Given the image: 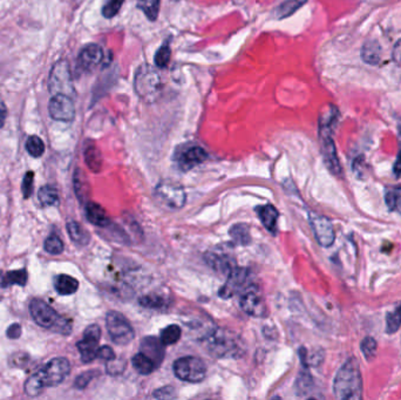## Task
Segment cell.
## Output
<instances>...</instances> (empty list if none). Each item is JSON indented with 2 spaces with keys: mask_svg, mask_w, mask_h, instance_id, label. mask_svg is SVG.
Masks as SVG:
<instances>
[{
  "mask_svg": "<svg viewBox=\"0 0 401 400\" xmlns=\"http://www.w3.org/2000/svg\"><path fill=\"white\" fill-rule=\"evenodd\" d=\"M162 79L160 73L150 64H143L136 69L134 90L143 101L154 102L162 93Z\"/></svg>",
  "mask_w": 401,
  "mask_h": 400,
  "instance_id": "5b68a950",
  "label": "cell"
},
{
  "mask_svg": "<svg viewBox=\"0 0 401 400\" xmlns=\"http://www.w3.org/2000/svg\"><path fill=\"white\" fill-rule=\"evenodd\" d=\"M6 117H8V108H6V106L4 105V102H1V103H0V128L4 126Z\"/></svg>",
  "mask_w": 401,
  "mask_h": 400,
  "instance_id": "f907efd6",
  "label": "cell"
},
{
  "mask_svg": "<svg viewBox=\"0 0 401 400\" xmlns=\"http://www.w3.org/2000/svg\"><path fill=\"white\" fill-rule=\"evenodd\" d=\"M392 59L398 66H401V39L398 41L394 45L393 51H392Z\"/></svg>",
  "mask_w": 401,
  "mask_h": 400,
  "instance_id": "c3c4849f",
  "label": "cell"
},
{
  "mask_svg": "<svg viewBox=\"0 0 401 400\" xmlns=\"http://www.w3.org/2000/svg\"><path fill=\"white\" fill-rule=\"evenodd\" d=\"M131 362H133V366L140 375H150L157 368L154 360L143 352L138 353L133 357Z\"/></svg>",
  "mask_w": 401,
  "mask_h": 400,
  "instance_id": "484cf974",
  "label": "cell"
},
{
  "mask_svg": "<svg viewBox=\"0 0 401 400\" xmlns=\"http://www.w3.org/2000/svg\"><path fill=\"white\" fill-rule=\"evenodd\" d=\"M48 112L52 119L60 122H72L75 117L74 99L68 95H52L48 103Z\"/></svg>",
  "mask_w": 401,
  "mask_h": 400,
  "instance_id": "7c38bea8",
  "label": "cell"
},
{
  "mask_svg": "<svg viewBox=\"0 0 401 400\" xmlns=\"http://www.w3.org/2000/svg\"><path fill=\"white\" fill-rule=\"evenodd\" d=\"M176 377L188 383H200L207 376V365L197 357H182L174 364Z\"/></svg>",
  "mask_w": 401,
  "mask_h": 400,
  "instance_id": "9c48e42d",
  "label": "cell"
},
{
  "mask_svg": "<svg viewBox=\"0 0 401 400\" xmlns=\"http://www.w3.org/2000/svg\"><path fill=\"white\" fill-rule=\"evenodd\" d=\"M64 242L57 234H52L45 240L44 249L51 255H60L64 251Z\"/></svg>",
  "mask_w": 401,
  "mask_h": 400,
  "instance_id": "f35d334b",
  "label": "cell"
},
{
  "mask_svg": "<svg viewBox=\"0 0 401 400\" xmlns=\"http://www.w3.org/2000/svg\"><path fill=\"white\" fill-rule=\"evenodd\" d=\"M124 3V0H106L103 8V17L106 19L114 18L120 11Z\"/></svg>",
  "mask_w": 401,
  "mask_h": 400,
  "instance_id": "60d3db41",
  "label": "cell"
},
{
  "mask_svg": "<svg viewBox=\"0 0 401 400\" xmlns=\"http://www.w3.org/2000/svg\"><path fill=\"white\" fill-rule=\"evenodd\" d=\"M66 228H67V233L70 235L71 240L73 241V243L77 244L79 247H86L89 243L91 235L79 223L75 222V221H71V222L67 223Z\"/></svg>",
  "mask_w": 401,
  "mask_h": 400,
  "instance_id": "d4e9b609",
  "label": "cell"
},
{
  "mask_svg": "<svg viewBox=\"0 0 401 400\" xmlns=\"http://www.w3.org/2000/svg\"><path fill=\"white\" fill-rule=\"evenodd\" d=\"M107 331L110 337L117 345H127L134 339L136 332L131 323L122 313L110 311L106 316Z\"/></svg>",
  "mask_w": 401,
  "mask_h": 400,
  "instance_id": "ba28073f",
  "label": "cell"
},
{
  "mask_svg": "<svg viewBox=\"0 0 401 400\" xmlns=\"http://www.w3.org/2000/svg\"><path fill=\"white\" fill-rule=\"evenodd\" d=\"M248 273L245 268H233L228 273V280L219 290V295L224 299H231L236 295L248 280Z\"/></svg>",
  "mask_w": 401,
  "mask_h": 400,
  "instance_id": "e0dca14e",
  "label": "cell"
},
{
  "mask_svg": "<svg viewBox=\"0 0 401 400\" xmlns=\"http://www.w3.org/2000/svg\"><path fill=\"white\" fill-rule=\"evenodd\" d=\"M393 174L397 178H401V150L398 154L397 160L394 162Z\"/></svg>",
  "mask_w": 401,
  "mask_h": 400,
  "instance_id": "681fc988",
  "label": "cell"
},
{
  "mask_svg": "<svg viewBox=\"0 0 401 400\" xmlns=\"http://www.w3.org/2000/svg\"><path fill=\"white\" fill-rule=\"evenodd\" d=\"M209 352L217 358L238 356L240 352L238 337L224 329H217L207 339Z\"/></svg>",
  "mask_w": 401,
  "mask_h": 400,
  "instance_id": "52a82bcc",
  "label": "cell"
},
{
  "mask_svg": "<svg viewBox=\"0 0 401 400\" xmlns=\"http://www.w3.org/2000/svg\"><path fill=\"white\" fill-rule=\"evenodd\" d=\"M98 358L105 360V362H110V360L115 359L117 356H115V353L110 346L105 345L103 348H99Z\"/></svg>",
  "mask_w": 401,
  "mask_h": 400,
  "instance_id": "f6af8a7d",
  "label": "cell"
},
{
  "mask_svg": "<svg viewBox=\"0 0 401 400\" xmlns=\"http://www.w3.org/2000/svg\"><path fill=\"white\" fill-rule=\"evenodd\" d=\"M38 199L45 207L55 206L59 202L58 190L52 186L41 187L38 192Z\"/></svg>",
  "mask_w": 401,
  "mask_h": 400,
  "instance_id": "1f68e13d",
  "label": "cell"
},
{
  "mask_svg": "<svg viewBox=\"0 0 401 400\" xmlns=\"http://www.w3.org/2000/svg\"><path fill=\"white\" fill-rule=\"evenodd\" d=\"M98 371H87L81 373L80 376H78L75 382H74V387L78 390H84L87 387L88 384L93 380V379L98 376L96 373Z\"/></svg>",
  "mask_w": 401,
  "mask_h": 400,
  "instance_id": "b9f144b4",
  "label": "cell"
},
{
  "mask_svg": "<svg viewBox=\"0 0 401 400\" xmlns=\"http://www.w3.org/2000/svg\"><path fill=\"white\" fill-rule=\"evenodd\" d=\"M338 117V109L333 106H328V113L321 115L319 119V140H321V154L324 157L325 164L332 174L340 176L342 175L336 145L332 138V129L336 124Z\"/></svg>",
  "mask_w": 401,
  "mask_h": 400,
  "instance_id": "3957f363",
  "label": "cell"
},
{
  "mask_svg": "<svg viewBox=\"0 0 401 400\" xmlns=\"http://www.w3.org/2000/svg\"><path fill=\"white\" fill-rule=\"evenodd\" d=\"M229 234L233 242L238 244V245H247V244L250 243V241H251L250 230H249V227L245 224V223L235 224V226L230 229Z\"/></svg>",
  "mask_w": 401,
  "mask_h": 400,
  "instance_id": "f1b7e54d",
  "label": "cell"
},
{
  "mask_svg": "<svg viewBox=\"0 0 401 400\" xmlns=\"http://www.w3.org/2000/svg\"><path fill=\"white\" fill-rule=\"evenodd\" d=\"M208 159V153L200 145H189L184 147L181 152L176 155V162L179 164L180 169L188 171L198 164H203Z\"/></svg>",
  "mask_w": 401,
  "mask_h": 400,
  "instance_id": "2e32d148",
  "label": "cell"
},
{
  "mask_svg": "<svg viewBox=\"0 0 401 400\" xmlns=\"http://www.w3.org/2000/svg\"><path fill=\"white\" fill-rule=\"evenodd\" d=\"M103 60V48L98 44H88L78 55V69L82 73L93 72Z\"/></svg>",
  "mask_w": 401,
  "mask_h": 400,
  "instance_id": "9a60e30c",
  "label": "cell"
},
{
  "mask_svg": "<svg viewBox=\"0 0 401 400\" xmlns=\"http://www.w3.org/2000/svg\"><path fill=\"white\" fill-rule=\"evenodd\" d=\"M207 263L212 269L222 273H229L233 269V263L228 257L221 255L208 254Z\"/></svg>",
  "mask_w": 401,
  "mask_h": 400,
  "instance_id": "83f0119b",
  "label": "cell"
},
{
  "mask_svg": "<svg viewBox=\"0 0 401 400\" xmlns=\"http://www.w3.org/2000/svg\"><path fill=\"white\" fill-rule=\"evenodd\" d=\"M240 304L245 313L252 317H265L266 304L257 287H249L242 292Z\"/></svg>",
  "mask_w": 401,
  "mask_h": 400,
  "instance_id": "5bb4252c",
  "label": "cell"
},
{
  "mask_svg": "<svg viewBox=\"0 0 401 400\" xmlns=\"http://www.w3.org/2000/svg\"><path fill=\"white\" fill-rule=\"evenodd\" d=\"M385 202L388 210L398 213L401 216V187L387 190L385 194Z\"/></svg>",
  "mask_w": 401,
  "mask_h": 400,
  "instance_id": "4dcf8cb0",
  "label": "cell"
},
{
  "mask_svg": "<svg viewBox=\"0 0 401 400\" xmlns=\"http://www.w3.org/2000/svg\"><path fill=\"white\" fill-rule=\"evenodd\" d=\"M33 183H34V173L33 171H27L25 176H24V180H22V195H24V199H29L32 197L33 194Z\"/></svg>",
  "mask_w": 401,
  "mask_h": 400,
  "instance_id": "7bdbcfd3",
  "label": "cell"
},
{
  "mask_svg": "<svg viewBox=\"0 0 401 400\" xmlns=\"http://www.w3.org/2000/svg\"><path fill=\"white\" fill-rule=\"evenodd\" d=\"M22 334V325L19 323H13L12 325L8 327V330H6V336L8 338L10 339H18L20 338V336Z\"/></svg>",
  "mask_w": 401,
  "mask_h": 400,
  "instance_id": "7dc6e473",
  "label": "cell"
},
{
  "mask_svg": "<svg viewBox=\"0 0 401 400\" xmlns=\"http://www.w3.org/2000/svg\"><path fill=\"white\" fill-rule=\"evenodd\" d=\"M29 313L39 327L48 329L60 335L68 336L72 332L70 320L60 316L51 306L41 299H34L29 303Z\"/></svg>",
  "mask_w": 401,
  "mask_h": 400,
  "instance_id": "277c9868",
  "label": "cell"
},
{
  "mask_svg": "<svg viewBox=\"0 0 401 400\" xmlns=\"http://www.w3.org/2000/svg\"><path fill=\"white\" fill-rule=\"evenodd\" d=\"M101 338V329L96 324H91L86 327L84 337L77 343V348L80 352L81 362L85 364L92 363L98 358L99 342Z\"/></svg>",
  "mask_w": 401,
  "mask_h": 400,
  "instance_id": "30bf717a",
  "label": "cell"
},
{
  "mask_svg": "<svg viewBox=\"0 0 401 400\" xmlns=\"http://www.w3.org/2000/svg\"><path fill=\"white\" fill-rule=\"evenodd\" d=\"M74 192L77 194L78 199L81 202H86L89 193V183L85 178V174L81 169H77L73 176Z\"/></svg>",
  "mask_w": 401,
  "mask_h": 400,
  "instance_id": "4316f807",
  "label": "cell"
},
{
  "mask_svg": "<svg viewBox=\"0 0 401 400\" xmlns=\"http://www.w3.org/2000/svg\"><path fill=\"white\" fill-rule=\"evenodd\" d=\"M172 57V50H170V43L166 41L164 44L161 45V48L157 50L155 55V65L160 69H166L170 62Z\"/></svg>",
  "mask_w": 401,
  "mask_h": 400,
  "instance_id": "74e56055",
  "label": "cell"
},
{
  "mask_svg": "<svg viewBox=\"0 0 401 400\" xmlns=\"http://www.w3.org/2000/svg\"><path fill=\"white\" fill-rule=\"evenodd\" d=\"M309 221L318 243L321 244V247H331L336 240V233L331 221L328 217L316 213L309 214Z\"/></svg>",
  "mask_w": 401,
  "mask_h": 400,
  "instance_id": "4fadbf2b",
  "label": "cell"
},
{
  "mask_svg": "<svg viewBox=\"0 0 401 400\" xmlns=\"http://www.w3.org/2000/svg\"><path fill=\"white\" fill-rule=\"evenodd\" d=\"M307 0H286L276 10L278 19H284L293 15L297 10L302 8Z\"/></svg>",
  "mask_w": 401,
  "mask_h": 400,
  "instance_id": "836d02e7",
  "label": "cell"
},
{
  "mask_svg": "<svg viewBox=\"0 0 401 400\" xmlns=\"http://www.w3.org/2000/svg\"><path fill=\"white\" fill-rule=\"evenodd\" d=\"M26 150L32 157H41L45 153V143L37 135H31L26 141Z\"/></svg>",
  "mask_w": 401,
  "mask_h": 400,
  "instance_id": "d590c367",
  "label": "cell"
},
{
  "mask_svg": "<svg viewBox=\"0 0 401 400\" xmlns=\"http://www.w3.org/2000/svg\"><path fill=\"white\" fill-rule=\"evenodd\" d=\"M27 278H29L27 270H12V271L0 275V287H8L12 285L25 287L27 284Z\"/></svg>",
  "mask_w": 401,
  "mask_h": 400,
  "instance_id": "cb8c5ba5",
  "label": "cell"
},
{
  "mask_svg": "<svg viewBox=\"0 0 401 400\" xmlns=\"http://www.w3.org/2000/svg\"><path fill=\"white\" fill-rule=\"evenodd\" d=\"M85 209H86V217L92 224L100 227V228H106V227L110 226V217H108L106 210L100 204L87 202L85 206Z\"/></svg>",
  "mask_w": 401,
  "mask_h": 400,
  "instance_id": "d6986e66",
  "label": "cell"
},
{
  "mask_svg": "<svg viewBox=\"0 0 401 400\" xmlns=\"http://www.w3.org/2000/svg\"><path fill=\"white\" fill-rule=\"evenodd\" d=\"M140 304L146 308H162L164 306V299L160 296H143L140 299Z\"/></svg>",
  "mask_w": 401,
  "mask_h": 400,
  "instance_id": "ee69618b",
  "label": "cell"
},
{
  "mask_svg": "<svg viewBox=\"0 0 401 400\" xmlns=\"http://www.w3.org/2000/svg\"><path fill=\"white\" fill-rule=\"evenodd\" d=\"M48 90L52 95H68L73 99L75 97L70 64L65 59L55 62L52 67L50 78H48Z\"/></svg>",
  "mask_w": 401,
  "mask_h": 400,
  "instance_id": "8992f818",
  "label": "cell"
},
{
  "mask_svg": "<svg viewBox=\"0 0 401 400\" xmlns=\"http://www.w3.org/2000/svg\"><path fill=\"white\" fill-rule=\"evenodd\" d=\"M85 162L93 173H99L103 168V155L94 142L87 141L84 148Z\"/></svg>",
  "mask_w": 401,
  "mask_h": 400,
  "instance_id": "44dd1931",
  "label": "cell"
},
{
  "mask_svg": "<svg viewBox=\"0 0 401 400\" xmlns=\"http://www.w3.org/2000/svg\"><path fill=\"white\" fill-rule=\"evenodd\" d=\"M304 369L305 370L299 373L298 379L296 383V389H297L299 396H305L307 393L311 392V389L314 386V379L307 371V366H304Z\"/></svg>",
  "mask_w": 401,
  "mask_h": 400,
  "instance_id": "e575fe53",
  "label": "cell"
},
{
  "mask_svg": "<svg viewBox=\"0 0 401 400\" xmlns=\"http://www.w3.org/2000/svg\"><path fill=\"white\" fill-rule=\"evenodd\" d=\"M136 4L150 22L156 20L160 13V0H136Z\"/></svg>",
  "mask_w": 401,
  "mask_h": 400,
  "instance_id": "f546056e",
  "label": "cell"
},
{
  "mask_svg": "<svg viewBox=\"0 0 401 400\" xmlns=\"http://www.w3.org/2000/svg\"><path fill=\"white\" fill-rule=\"evenodd\" d=\"M181 335H182L181 327L173 324L161 331V342L163 345H172L179 342Z\"/></svg>",
  "mask_w": 401,
  "mask_h": 400,
  "instance_id": "d6a6232c",
  "label": "cell"
},
{
  "mask_svg": "<svg viewBox=\"0 0 401 400\" xmlns=\"http://www.w3.org/2000/svg\"><path fill=\"white\" fill-rule=\"evenodd\" d=\"M361 60L367 65H378L381 58V46L377 41H367L360 51Z\"/></svg>",
  "mask_w": 401,
  "mask_h": 400,
  "instance_id": "603a6c76",
  "label": "cell"
},
{
  "mask_svg": "<svg viewBox=\"0 0 401 400\" xmlns=\"http://www.w3.org/2000/svg\"><path fill=\"white\" fill-rule=\"evenodd\" d=\"M70 372V360L65 357L53 358L26 380L25 393L29 397L39 396L46 387L60 385L68 377Z\"/></svg>",
  "mask_w": 401,
  "mask_h": 400,
  "instance_id": "6da1fadb",
  "label": "cell"
},
{
  "mask_svg": "<svg viewBox=\"0 0 401 400\" xmlns=\"http://www.w3.org/2000/svg\"><path fill=\"white\" fill-rule=\"evenodd\" d=\"M333 393L337 399H363V378L357 358L351 357L338 370L333 380Z\"/></svg>",
  "mask_w": 401,
  "mask_h": 400,
  "instance_id": "7a4b0ae2",
  "label": "cell"
},
{
  "mask_svg": "<svg viewBox=\"0 0 401 400\" xmlns=\"http://www.w3.org/2000/svg\"><path fill=\"white\" fill-rule=\"evenodd\" d=\"M360 350L366 359L369 360V362L372 360L377 352L376 339L373 338V337H370V336L365 337L361 341Z\"/></svg>",
  "mask_w": 401,
  "mask_h": 400,
  "instance_id": "ab89813d",
  "label": "cell"
},
{
  "mask_svg": "<svg viewBox=\"0 0 401 400\" xmlns=\"http://www.w3.org/2000/svg\"><path fill=\"white\" fill-rule=\"evenodd\" d=\"M54 289L59 295H73L79 289V280L70 275L61 273L54 277Z\"/></svg>",
  "mask_w": 401,
  "mask_h": 400,
  "instance_id": "7402d4cb",
  "label": "cell"
},
{
  "mask_svg": "<svg viewBox=\"0 0 401 400\" xmlns=\"http://www.w3.org/2000/svg\"><path fill=\"white\" fill-rule=\"evenodd\" d=\"M401 327V303L392 313H387L386 316V332L387 334H395Z\"/></svg>",
  "mask_w": 401,
  "mask_h": 400,
  "instance_id": "8d00e7d4",
  "label": "cell"
},
{
  "mask_svg": "<svg viewBox=\"0 0 401 400\" xmlns=\"http://www.w3.org/2000/svg\"><path fill=\"white\" fill-rule=\"evenodd\" d=\"M172 1H180V0H172Z\"/></svg>",
  "mask_w": 401,
  "mask_h": 400,
  "instance_id": "816d5d0a",
  "label": "cell"
},
{
  "mask_svg": "<svg viewBox=\"0 0 401 400\" xmlns=\"http://www.w3.org/2000/svg\"><path fill=\"white\" fill-rule=\"evenodd\" d=\"M256 211H257V215H258L263 226L265 227V229L269 230L271 234H276L278 221L277 209L271 204H266V206H261V207L257 208Z\"/></svg>",
  "mask_w": 401,
  "mask_h": 400,
  "instance_id": "ffe728a7",
  "label": "cell"
},
{
  "mask_svg": "<svg viewBox=\"0 0 401 400\" xmlns=\"http://www.w3.org/2000/svg\"><path fill=\"white\" fill-rule=\"evenodd\" d=\"M153 397L156 399H170L173 397H175V390L170 386H166L163 389L157 390Z\"/></svg>",
  "mask_w": 401,
  "mask_h": 400,
  "instance_id": "bcb514c9",
  "label": "cell"
},
{
  "mask_svg": "<svg viewBox=\"0 0 401 400\" xmlns=\"http://www.w3.org/2000/svg\"><path fill=\"white\" fill-rule=\"evenodd\" d=\"M163 346L161 339L155 338V337H146L141 341L140 349H141V352L152 358L154 363L156 364V366H159L164 359Z\"/></svg>",
  "mask_w": 401,
  "mask_h": 400,
  "instance_id": "ac0fdd59",
  "label": "cell"
},
{
  "mask_svg": "<svg viewBox=\"0 0 401 400\" xmlns=\"http://www.w3.org/2000/svg\"><path fill=\"white\" fill-rule=\"evenodd\" d=\"M154 195L161 203L172 209H180L186 203V192L182 187L173 182L164 181L159 183Z\"/></svg>",
  "mask_w": 401,
  "mask_h": 400,
  "instance_id": "8fae6325",
  "label": "cell"
}]
</instances>
